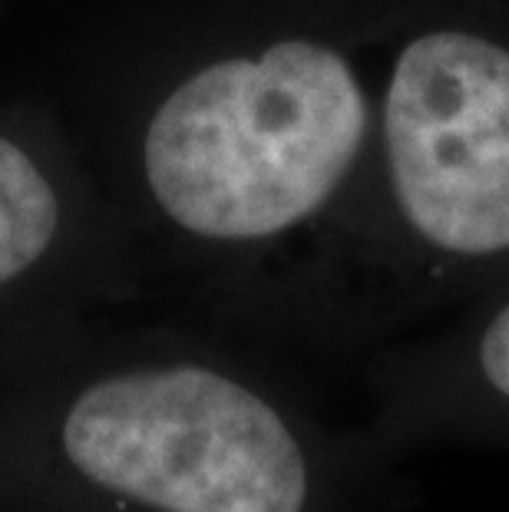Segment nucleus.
I'll list each match as a JSON object with an SVG mask.
<instances>
[{"label": "nucleus", "mask_w": 509, "mask_h": 512, "mask_svg": "<svg viewBox=\"0 0 509 512\" xmlns=\"http://www.w3.org/2000/svg\"><path fill=\"white\" fill-rule=\"evenodd\" d=\"M400 463L212 351L106 364L0 417V512H394Z\"/></svg>", "instance_id": "nucleus-1"}, {"label": "nucleus", "mask_w": 509, "mask_h": 512, "mask_svg": "<svg viewBox=\"0 0 509 512\" xmlns=\"http://www.w3.org/2000/svg\"><path fill=\"white\" fill-rule=\"evenodd\" d=\"M509 285V0H387L328 341L371 354Z\"/></svg>", "instance_id": "nucleus-2"}, {"label": "nucleus", "mask_w": 509, "mask_h": 512, "mask_svg": "<svg viewBox=\"0 0 509 512\" xmlns=\"http://www.w3.org/2000/svg\"><path fill=\"white\" fill-rule=\"evenodd\" d=\"M384 17L387 0H371L341 37H272L182 76L143 139L162 215L192 242L229 252L331 219L341 258L371 159Z\"/></svg>", "instance_id": "nucleus-3"}, {"label": "nucleus", "mask_w": 509, "mask_h": 512, "mask_svg": "<svg viewBox=\"0 0 509 512\" xmlns=\"http://www.w3.org/2000/svg\"><path fill=\"white\" fill-rule=\"evenodd\" d=\"M364 390V430L397 463L437 446L509 453V285L371 351Z\"/></svg>", "instance_id": "nucleus-4"}, {"label": "nucleus", "mask_w": 509, "mask_h": 512, "mask_svg": "<svg viewBox=\"0 0 509 512\" xmlns=\"http://www.w3.org/2000/svg\"><path fill=\"white\" fill-rule=\"evenodd\" d=\"M57 199L24 149L0 139V291L14 288L50 252Z\"/></svg>", "instance_id": "nucleus-5"}]
</instances>
